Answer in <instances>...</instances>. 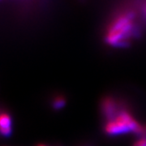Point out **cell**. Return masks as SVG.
Segmentation results:
<instances>
[{
	"label": "cell",
	"mask_w": 146,
	"mask_h": 146,
	"mask_svg": "<svg viewBox=\"0 0 146 146\" xmlns=\"http://www.w3.org/2000/svg\"><path fill=\"white\" fill-rule=\"evenodd\" d=\"M103 131L108 136H118L132 133L137 137H146V124L138 122L130 110L123 107L111 119L105 121Z\"/></svg>",
	"instance_id": "cell-2"
},
{
	"label": "cell",
	"mask_w": 146,
	"mask_h": 146,
	"mask_svg": "<svg viewBox=\"0 0 146 146\" xmlns=\"http://www.w3.org/2000/svg\"><path fill=\"white\" fill-rule=\"evenodd\" d=\"M124 106H125L122 104L120 101H118L114 97L106 96L101 101V114L104 118L105 121H107L113 119L119 112L120 110Z\"/></svg>",
	"instance_id": "cell-3"
},
{
	"label": "cell",
	"mask_w": 146,
	"mask_h": 146,
	"mask_svg": "<svg viewBox=\"0 0 146 146\" xmlns=\"http://www.w3.org/2000/svg\"><path fill=\"white\" fill-rule=\"evenodd\" d=\"M132 146H146V137H137Z\"/></svg>",
	"instance_id": "cell-6"
},
{
	"label": "cell",
	"mask_w": 146,
	"mask_h": 146,
	"mask_svg": "<svg viewBox=\"0 0 146 146\" xmlns=\"http://www.w3.org/2000/svg\"><path fill=\"white\" fill-rule=\"evenodd\" d=\"M139 36L132 11H123L116 16L110 22L105 34V42L110 46L127 48L131 40Z\"/></svg>",
	"instance_id": "cell-1"
},
{
	"label": "cell",
	"mask_w": 146,
	"mask_h": 146,
	"mask_svg": "<svg viewBox=\"0 0 146 146\" xmlns=\"http://www.w3.org/2000/svg\"><path fill=\"white\" fill-rule=\"evenodd\" d=\"M13 132V118L9 112L0 110V136L9 137Z\"/></svg>",
	"instance_id": "cell-4"
},
{
	"label": "cell",
	"mask_w": 146,
	"mask_h": 146,
	"mask_svg": "<svg viewBox=\"0 0 146 146\" xmlns=\"http://www.w3.org/2000/svg\"><path fill=\"white\" fill-rule=\"evenodd\" d=\"M36 146H46V145H36Z\"/></svg>",
	"instance_id": "cell-7"
},
{
	"label": "cell",
	"mask_w": 146,
	"mask_h": 146,
	"mask_svg": "<svg viewBox=\"0 0 146 146\" xmlns=\"http://www.w3.org/2000/svg\"><path fill=\"white\" fill-rule=\"evenodd\" d=\"M67 105V98L62 95V94H58L54 96L50 102V106L54 110H61L64 108Z\"/></svg>",
	"instance_id": "cell-5"
}]
</instances>
